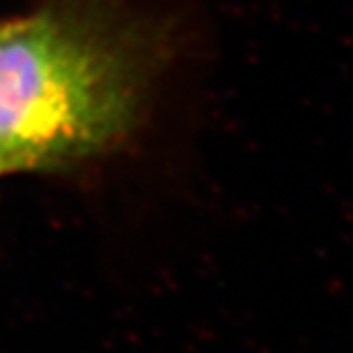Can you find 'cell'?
I'll use <instances>...</instances> for the list:
<instances>
[{"instance_id":"cell-1","label":"cell","mask_w":353,"mask_h":353,"mask_svg":"<svg viewBox=\"0 0 353 353\" xmlns=\"http://www.w3.org/2000/svg\"><path fill=\"white\" fill-rule=\"evenodd\" d=\"M154 49L105 0H52L0 21V174L62 168L121 141Z\"/></svg>"}]
</instances>
